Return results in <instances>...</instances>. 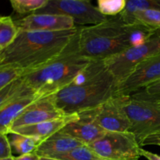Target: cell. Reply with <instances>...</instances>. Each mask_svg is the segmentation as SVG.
<instances>
[{
  "mask_svg": "<svg viewBox=\"0 0 160 160\" xmlns=\"http://www.w3.org/2000/svg\"><path fill=\"white\" fill-rule=\"evenodd\" d=\"M117 85L103 60H93L74 81L52 95L56 106L66 114L89 112L117 95Z\"/></svg>",
  "mask_w": 160,
  "mask_h": 160,
  "instance_id": "obj_1",
  "label": "cell"
},
{
  "mask_svg": "<svg viewBox=\"0 0 160 160\" xmlns=\"http://www.w3.org/2000/svg\"><path fill=\"white\" fill-rule=\"evenodd\" d=\"M79 31V28L59 32L19 31L13 42L0 52V66L33 71L62 54Z\"/></svg>",
  "mask_w": 160,
  "mask_h": 160,
  "instance_id": "obj_2",
  "label": "cell"
},
{
  "mask_svg": "<svg viewBox=\"0 0 160 160\" xmlns=\"http://www.w3.org/2000/svg\"><path fill=\"white\" fill-rule=\"evenodd\" d=\"M78 38V34L58 57L22 76L25 84L37 98L54 95L67 87L92 62L79 53Z\"/></svg>",
  "mask_w": 160,
  "mask_h": 160,
  "instance_id": "obj_3",
  "label": "cell"
},
{
  "mask_svg": "<svg viewBox=\"0 0 160 160\" xmlns=\"http://www.w3.org/2000/svg\"><path fill=\"white\" fill-rule=\"evenodd\" d=\"M131 31L132 25L124 23L118 16L96 25L80 27L78 52L90 60H106L132 47Z\"/></svg>",
  "mask_w": 160,
  "mask_h": 160,
  "instance_id": "obj_4",
  "label": "cell"
},
{
  "mask_svg": "<svg viewBox=\"0 0 160 160\" xmlns=\"http://www.w3.org/2000/svg\"><path fill=\"white\" fill-rule=\"evenodd\" d=\"M122 96L123 106L131 123L130 132L135 136L142 147L148 136L160 131V107L158 106V95L152 96L145 93Z\"/></svg>",
  "mask_w": 160,
  "mask_h": 160,
  "instance_id": "obj_5",
  "label": "cell"
},
{
  "mask_svg": "<svg viewBox=\"0 0 160 160\" xmlns=\"http://www.w3.org/2000/svg\"><path fill=\"white\" fill-rule=\"evenodd\" d=\"M158 53H160V35L156 34L143 45L131 47L103 61L119 87L139 64Z\"/></svg>",
  "mask_w": 160,
  "mask_h": 160,
  "instance_id": "obj_6",
  "label": "cell"
},
{
  "mask_svg": "<svg viewBox=\"0 0 160 160\" xmlns=\"http://www.w3.org/2000/svg\"><path fill=\"white\" fill-rule=\"evenodd\" d=\"M109 160H138L141 145L135 136L128 132H106L101 138L88 145Z\"/></svg>",
  "mask_w": 160,
  "mask_h": 160,
  "instance_id": "obj_7",
  "label": "cell"
},
{
  "mask_svg": "<svg viewBox=\"0 0 160 160\" xmlns=\"http://www.w3.org/2000/svg\"><path fill=\"white\" fill-rule=\"evenodd\" d=\"M35 13L67 16L75 25L82 27L98 24L108 19L88 0H48L46 6Z\"/></svg>",
  "mask_w": 160,
  "mask_h": 160,
  "instance_id": "obj_8",
  "label": "cell"
},
{
  "mask_svg": "<svg viewBox=\"0 0 160 160\" xmlns=\"http://www.w3.org/2000/svg\"><path fill=\"white\" fill-rule=\"evenodd\" d=\"M81 114L90 117L106 132H128L131 128L121 95H115L99 107Z\"/></svg>",
  "mask_w": 160,
  "mask_h": 160,
  "instance_id": "obj_9",
  "label": "cell"
},
{
  "mask_svg": "<svg viewBox=\"0 0 160 160\" xmlns=\"http://www.w3.org/2000/svg\"><path fill=\"white\" fill-rule=\"evenodd\" d=\"M160 81V53L139 64L117 88V95L128 96Z\"/></svg>",
  "mask_w": 160,
  "mask_h": 160,
  "instance_id": "obj_10",
  "label": "cell"
},
{
  "mask_svg": "<svg viewBox=\"0 0 160 160\" xmlns=\"http://www.w3.org/2000/svg\"><path fill=\"white\" fill-rule=\"evenodd\" d=\"M67 115L56 106L52 95L39 98L29 105L20 114L11 126L8 134L9 131L17 128L37 124Z\"/></svg>",
  "mask_w": 160,
  "mask_h": 160,
  "instance_id": "obj_11",
  "label": "cell"
},
{
  "mask_svg": "<svg viewBox=\"0 0 160 160\" xmlns=\"http://www.w3.org/2000/svg\"><path fill=\"white\" fill-rule=\"evenodd\" d=\"M19 31L59 32L77 28L72 18L64 15L50 13H33L15 20Z\"/></svg>",
  "mask_w": 160,
  "mask_h": 160,
  "instance_id": "obj_12",
  "label": "cell"
},
{
  "mask_svg": "<svg viewBox=\"0 0 160 160\" xmlns=\"http://www.w3.org/2000/svg\"><path fill=\"white\" fill-rule=\"evenodd\" d=\"M80 118L78 114H71L64 117L48 120L37 124L22 127L9 131V134H18L22 135L31 136L43 142L56 133L63 129L67 124L76 121Z\"/></svg>",
  "mask_w": 160,
  "mask_h": 160,
  "instance_id": "obj_13",
  "label": "cell"
},
{
  "mask_svg": "<svg viewBox=\"0 0 160 160\" xmlns=\"http://www.w3.org/2000/svg\"><path fill=\"white\" fill-rule=\"evenodd\" d=\"M76 121L67 124L61 131L81 142L84 145H90L101 138L106 131L84 114H80Z\"/></svg>",
  "mask_w": 160,
  "mask_h": 160,
  "instance_id": "obj_14",
  "label": "cell"
},
{
  "mask_svg": "<svg viewBox=\"0 0 160 160\" xmlns=\"http://www.w3.org/2000/svg\"><path fill=\"white\" fill-rule=\"evenodd\" d=\"M82 145H84L60 131L41 142L35 152L40 157L49 158L56 155L69 152Z\"/></svg>",
  "mask_w": 160,
  "mask_h": 160,
  "instance_id": "obj_15",
  "label": "cell"
},
{
  "mask_svg": "<svg viewBox=\"0 0 160 160\" xmlns=\"http://www.w3.org/2000/svg\"><path fill=\"white\" fill-rule=\"evenodd\" d=\"M39 99L34 94L20 97L0 108V134H7L20 114L29 105Z\"/></svg>",
  "mask_w": 160,
  "mask_h": 160,
  "instance_id": "obj_16",
  "label": "cell"
},
{
  "mask_svg": "<svg viewBox=\"0 0 160 160\" xmlns=\"http://www.w3.org/2000/svg\"><path fill=\"white\" fill-rule=\"evenodd\" d=\"M146 9L160 10V0H127L124 9L118 17L124 23L132 25L134 14Z\"/></svg>",
  "mask_w": 160,
  "mask_h": 160,
  "instance_id": "obj_17",
  "label": "cell"
},
{
  "mask_svg": "<svg viewBox=\"0 0 160 160\" xmlns=\"http://www.w3.org/2000/svg\"><path fill=\"white\" fill-rule=\"evenodd\" d=\"M29 94L34 93L25 84L21 76L0 91V108L6 106L16 98Z\"/></svg>",
  "mask_w": 160,
  "mask_h": 160,
  "instance_id": "obj_18",
  "label": "cell"
},
{
  "mask_svg": "<svg viewBox=\"0 0 160 160\" xmlns=\"http://www.w3.org/2000/svg\"><path fill=\"white\" fill-rule=\"evenodd\" d=\"M134 24L140 25L155 34L159 32L160 10L146 9L136 12L134 16Z\"/></svg>",
  "mask_w": 160,
  "mask_h": 160,
  "instance_id": "obj_19",
  "label": "cell"
},
{
  "mask_svg": "<svg viewBox=\"0 0 160 160\" xmlns=\"http://www.w3.org/2000/svg\"><path fill=\"white\" fill-rule=\"evenodd\" d=\"M12 138L10 140V145L12 148L20 156L28 154L35 152L38 146L40 145L41 142L39 139L31 136L22 135L18 134H11Z\"/></svg>",
  "mask_w": 160,
  "mask_h": 160,
  "instance_id": "obj_20",
  "label": "cell"
},
{
  "mask_svg": "<svg viewBox=\"0 0 160 160\" xmlns=\"http://www.w3.org/2000/svg\"><path fill=\"white\" fill-rule=\"evenodd\" d=\"M19 33L15 20L9 16H0V48L9 46Z\"/></svg>",
  "mask_w": 160,
  "mask_h": 160,
  "instance_id": "obj_21",
  "label": "cell"
},
{
  "mask_svg": "<svg viewBox=\"0 0 160 160\" xmlns=\"http://www.w3.org/2000/svg\"><path fill=\"white\" fill-rule=\"evenodd\" d=\"M49 158L61 160H109L102 157L88 145H82L69 152L56 155Z\"/></svg>",
  "mask_w": 160,
  "mask_h": 160,
  "instance_id": "obj_22",
  "label": "cell"
},
{
  "mask_svg": "<svg viewBox=\"0 0 160 160\" xmlns=\"http://www.w3.org/2000/svg\"><path fill=\"white\" fill-rule=\"evenodd\" d=\"M48 0H11L10 4L14 12L20 15L35 13L45 7Z\"/></svg>",
  "mask_w": 160,
  "mask_h": 160,
  "instance_id": "obj_23",
  "label": "cell"
},
{
  "mask_svg": "<svg viewBox=\"0 0 160 160\" xmlns=\"http://www.w3.org/2000/svg\"><path fill=\"white\" fill-rule=\"evenodd\" d=\"M127 0H98L97 8L106 17H115L120 15L126 6Z\"/></svg>",
  "mask_w": 160,
  "mask_h": 160,
  "instance_id": "obj_24",
  "label": "cell"
},
{
  "mask_svg": "<svg viewBox=\"0 0 160 160\" xmlns=\"http://www.w3.org/2000/svg\"><path fill=\"white\" fill-rule=\"evenodd\" d=\"M24 71L11 66H0V91L24 74Z\"/></svg>",
  "mask_w": 160,
  "mask_h": 160,
  "instance_id": "obj_25",
  "label": "cell"
},
{
  "mask_svg": "<svg viewBox=\"0 0 160 160\" xmlns=\"http://www.w3.org/2000/svg\"><path fill=\"white\" fill-rule=\"evenodd\" d=\"M12 155V147L7 134H0V159L10 157Z\"/></svg>",
  "mask_w": 160,
  "mask_h": 160,
  "instance_id": "obj_26",
  "label": "cell"
},
{
  "mask_svg": "<svg viewBox=\"0 0 160 160\" xmlns=\"http://www.w3.org/2000/svg\"><path fill=\"white\" fill-rule=\"evenodd\" d=\"M145 145H157L160 146V131L154 133L151 135L148 136L142 142V147Z\"/></svg>",
  "mask_w": 160,
  "mask_h": 160,
  "instance_id": "obj_27",
  "label": "cell"
},
{
  "mask_svg": "<svg viewBox=\"0 0 160 160\" xmlns=\"http://www.w3.org/2000/svg\"><path fill=\"white\" fill-rule=\"evenodd\" d=\"M145 92L148 95H152V96H156V95H160V81H157L156 83L150 84L148 87L145 88Z\"/></svg>",
  "mask_w": 160,
  "mask_h": 160,
  "instance_id": "obj_28",
  "label": "cell"
},
{
  "mask_svg": "<svg viewBox=\"0 0 160 160\" xmlns=\"http://www.w3.org/2000/svg\"><path fill=\"white\" fill-rule=\"evenodd\" d=\"M140 154L141 156H143L145 159L148 160H160V156L159 155L156 154V153H152L149 151L143 149L141 148L140 149Z\"/></svg>",
  "mask_w": 160,
  "mask_h": 160,
  "instance_id": "obj_29",
  "label": "cell"
},
{
  "mask_svg": "<svg viewBox=\"0 0 160 160\" xmlns=\"http://www.w3.org/2000/svg\"><path fill=\"white\" fill-rule=\"evenodd\" d=\"M14 160H41V157L35 152H34L14 157Z\"/></svg>",
  "mask_w": 160,
  "mask_h": 160,
  "instance_id": "obj_30",
  "label": "cell"
},
{
  "mask_svg": "<svg viewBox=\"0 0 160 160\" xmlns=\"http://www.w3.org/2000/svg\"><path fill=\"white\" fill-rule=\"evenodd\" d=\"M41 160H61V159H52V158H48V157H41Z\"/></svg>",
  "mask_w": 160,
  "mask_h": 160,
  "instance_id": "obj_31",
  "label": "cell"
},
{
  "mask_svg": "<svg viewBox=\"0 0 160 160\" xmlns=\"http://www.w3.org/2000/svg\"><path fill=\"white\" fill-rule=\"evenodd\" d=\"M0 160H14V156H10V157L4 158V159H0Z\"/></svg>",
  "mask_w": 160,
  "mask_h": 160,
  "instance_id": "obj_32",
  "label": "cell"
},
{
  "mask_svg": "<svg viewBox=\"0 0 160 160\" xmlns=\"http://www.w3.org/2000/svg\"><path fill=\"white\" fill-rule=\"evenodd\" d=\"M157 103H158V106L160 107V95H158V98H157Z\"/></svg>",
  "mask_w": 160,
  "mask_h": 160,
  "instance_id": "obj_33",
  "label": "cell"
},
{
  "mask_svg": "<svg viewBox=\"0 0 160 160\" xmlns=\"http://www.w3.org/2000/svg\"><path fill=\"white\" fill-rule=\"evenodd\" d=\"M156 34H160V31H159V32H157V33H156Z\"/></svg>",
  "mask_w": 160,
  "mask_h": 160,
  "instance_id": "obj_34",
  "label": "cell"
},
{
  "mask_svg": "<svg viewBox=\"0 0 160 160\" xmlns=\"http://www.w3.org/2000/svg\"><path fill=\"white\" fill-rule=\"evenodd\" d=\"M2 51V48H0V52H1Z\"/></svg>",
  "mask_w": 160,
  "mask_h": 160,
  "instance_id": "obj_35",
  "label": "cell"
},
{
  "mask_svg": "<svg viewBox=\"0 0 160 160\" xmlns=\"http://www.w3.org/2000/svg\"><path fill=\"white\" fill-rule=\"evenodd\" d=\"M159 35H160V34H159Z\"/></svg>",
  "mask_w": 160,
  "mask_h": 160,
  "instance_id": "obj_36",
  "label": "cell"
}]
</instances>
